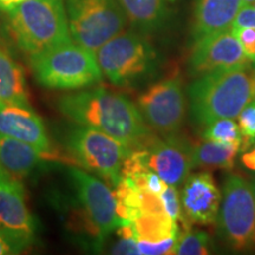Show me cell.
Returning <instances> with one entry per match:
<instances>
[{
  "label": "cell",
  "instance_id": "obj_1",
  "mask_svg": "<svg viewBox=\"0 0 255 255\" xmlns=\"http://www.w3.org/2000/svg\"><path fill=\"white\" fill-rule=\"evenodd\" d=\"M58 108L73 122L100 130L131 150L141 148L154 135L136 104L120 92L103 87L81 89L63 96Z\"/></svg>",
  "mask_w": 255,
  "mask_h": 255
},
{
  "label": "cell",
  "instance_id": "obj_2",
  "mask_svg": "<svg viewBox=\"0 0 255 255\" xmlns=\"http://www.w3.org/2000/svg\"><path fill=\"white\" fill-rule=\"evenodd\" d=\"M190 114L206 128L220 119H237L255 100V66L251 64L196 77L188 88Z\"/></svg>",
  "mask_w": 255,
  "mask_h": 255
},
{
  "label": "cell",
  "instance_id": "obj_3",
  "mask_svg": "<svg viewBox=\"0 0 255 255\" xmlns=\"http://www.w3.org/2000/svg\"><path fill=\"white\" fill-rule=\"evenodd\" d=\"M6 13L12 38L30 56L72 40L64 0H28Z\"/></svg>",
  "mask_w": 255,
  "mask_h": 255
},
{
  "label": "cell",
  "instance_id": "obj_4",
  "mask_svg": "<svg viewBox=\"0 0 255 255\" xmlns=\"http://www.w3.org/2000/svg\"><path fill=\"white\" fill-rule=\"evenodd\" d=\"M31 68L39 84L56 90L90 88L103 77L95 53L73 40L31 56Z\"/></svg>",
  "mask_w": 255,
  "mask_h": 255
},
{
  "label": "cell",
  "instance_id": "obj_5",
  "mask_svg": "<svg viewBox=\"0 0 255 255\" xmlns=\"http://www.w3.org/2000/svg\"><path fill=\"white\" fill-rule=\"evenodd\" d=\"M69 176L75 191L73 225L101 246L122 223L117 214L115 193L100 178L82 169H70Z\"/></svg>",
  "mask_w": 255,
  "mask_h": 255
},
{
  "label": "cell",
  "instance_id": "obj_6",
  "mask_svg": "<svg viewBox=\"0 0 255 255\" xmlns=\"http://www.w3.org/2000/svg\"><path fill=\"white\" fill-rule=\"evenodd\" d=\"M102 75L117 87L131 85L156 68V52L142 33L121 32L95 52Z\"/></svg>",
  "mask_w": 255,
  "mask_h": 255
},
{
  "label": "cell",
  "instance_id": "obj_7",
  "mask_svg": "<svg viewBox=\"0 0 255 255\" xmlns=\"http://www.w3.org/2000/svg\"><path fill=\"white\" fill-rule=\"evenodd\" d=\"M216 222L220 238L232 251L255 252V194L246 178L235 174L226 178Z\"/></svg>",
  "mask_w": 255,
  "mask_h": 255
},
{
  "label": "cell",
  "instance_id": "obj_8",
  "mask_svg": "<svg viewBox=\"0 0 255 255\" xmlns=\"http://www.w3.org/2000/svg\"><path fill=\"white\" fill-rule=\"evenodd\" d=\"M72 40L96 52L128 23L117 0H64Z\"/></svg>",
  "mask_w": 255,
  "mask_h": 255
},
{
  "label": "cell",
  "instance_id": "obj_9",
  "mask_svg": "<svg viewBox=\"0 0 255 255\" xmlns=\"http://www.w3.org/2000/svg\"><path fill=\"white\" fill-rule=\"evenodd\" d=\"M68 149L79 165L107 183H119L127 156L131 149L100 130L81 126L68 135Z\"/></svg>",
  "mask_w": 255,
  "mask_h": 255
},
{
  "label": "cell",
  "instance_id": "obj_10",
  "mask_svg": "<svg viewBox=\"0 0 255 255\" xmlns=\"http://www.w3.org/2000/svg\"><path fill=\"white\" fill-rule=\"evenodd\" d=\"M136 105L152 131L161 136L178 132L187 116L182 81L168 77L154 83L138 96Z\"/></svg>",
  "mask_w": 255,
  "mask_h": 255
},
{
  "label": "cell",
  "instance_id": "obj_11",
  "mask_svg": "<svg viewBox=\"0 0 255 255\" xmlns=\"http://www.w3.org/2000/svg\"><path fill=\"white\" fill-rule=\"evenodd\" d=\"M194 145L186 136L171 133L159 138L152 135L131 156L143 168L155 171L169 186H182L189 176Z\"/></svg>",
  "mask_w": 255,
  "mask_h": 255
},
{
  "label": "cell",
  "instance_id": "obj_12",
  "mask_svg": "<svg viewBox=\"0 0 255 255\" xmlns=\"http://www.w3.org/2000/svg\"><path fill=\"white\" fill-rule=\"evenodd\" d=\"M250 63L232 31L225 30L194 40L188 58V71L194 77H200Z\"/></svg>",
  "mask_w": 255,
  "mask_h": 255
},
{
  "label": "cell",
  "instance_id": "obj_13",
  "mask_svg": "<svg viewBox=\"0 0 255 255\" xmlns=\"http://www.w3.org/2000/svg\"><path fill=\"white\" fill-rule=\"evenodd\" d=\"M182 186L180 199L186 220L205 226L215 223L222 193L213 175L208 171L189 175Z\"/></svg>",
  "mask_w": 255,
  "mask_h": 255
},
{
  "label": "cell",
  "instance_id": "obj_14",
  "mask_svg": "<svg viewBox=\"0 0 255 255\" xmlns=\"http://www.w3.org/2000/svg\"><path fill=\"white\" fill-rule=\"evenodd\" d=\"M0 231L25 247L33 241L36 226L25 201L24 188L15 178L0 180Z\"/></svg>",
  "mask_w": 255,
  "mask_h": 255
},
{
  "label": "cell",
  "instance_id": "obj_15",
  "mask_svg": "<svg viewBox=\"0 0 255 255\" xmlns=\"http://www.w3.org/2000/svg\"><path fill=\"white\" fill-rule=\"evenodd\" d=\"M0 136L18 139L51 154V142L43 120L28 105L0 103Z\"/></svg>",
  "mask_w": 255,
  "mask_h": 255
},
{
  "label": "cell",
  "instance_id": "obj_16",
  "mask_svg": "<svg viewBox=\"0 0 255 255\" xmlns=\"http://www.w3.org/2000/svg\"><path fill=\"white\" fill-rule=\"evenodd\" d=\"M242 0H195L193 14L194 40L231 28Z\"/></svg>",
  "mask_w": 255,
  "mask_h": 255
},
{
  "label": "cell",
  "instance_id": "obj_17",
  "mask_svg": "<svg viewBox=\"0 0 255 255\" xmlns=\"http://www.w3.org/2000/svg\"><path fill=\"white\" fill-rule=\"evenodd\" d=\"M52 154L38 150L27 143L0 136V164L15 180L30 176Z\"/></svg>",
  "mask_w": 255,
  "mask_h": 255
},
{
  "label": "cell",
  "instance_id": "obj_18",
  "mask_svg": "<svg viewBox=\"0 0 255 255\" xmlns=\"http://www.w3.org/2000/svg\"><path fill=\"white\" fill-rule=\"evenodd\" d=\"M127 20L142 33L161 30L170 19L175 0H117Z\"/></svg>",
  "mask_w": 255,
  "mask_h": 255
},
{
  "label": "cell",
  "instance_id": "obj_19",
  "mask_svg": "<svg viewBox=\"0 0 255 255\" xmlns=\"http://www.w3.org/2000/svg\"><path fill=\"white\" fill-rule=\"evenodd\" d=\"M0 103L28 105L23 69L0 47Z\"/></svg>",
  "mask_w": 255,
  "mask_h": 255
},
{
  "label": "cell",
  "instance_id": "obj_20",
  "mask_svg": "<svg viewBox=\"0 0 255 255\" xmlns=\"http://www.w3.org/2000/svg\"><path fill=\"white\" fill-rule=\"evenodd\" d=\"M239 150L240 146L203 139L202 143L194 145L191 168L232 170Z\"/></svg>",
  "mask_w": 255,
  "mask_h": 255
},
{
  "label": "cell",
  "instance_id": "obj_21",
  "mask_svg": "<svg viewBox=\"0 0 255 255\" xmlns=\"http://www.w3.org/2000/svg\"><path fill=\"white\" fill-rule=\"evenodd\" d=\"M136 240L161 241L170 237H178V222L167 213H145L130 222Z\"/></svg>",
  "mask_w": 255,
  "mask_h": 255
},
{
  "label": "cell",
  "instance_id": "obj_22",
  "mask_svg": "<svg viewBox=\"0 0 255 255\" xmlns=\"http://www.w3.org/2000/svg\"><path fill=\"white\" fill-rule=\"evenodd\" d=\"M205 141H213L227 145L240 146L242 144V135L238 123L233 119H220L206 127L203 131Z\"/></svg>",
  "mask_w": 255,
  "mask_h": 255
},
{
  "label": "cell",
  "instance_id": "obj_23",
  "mask_svg": "<svg viewBox=\"0 0 255 255\" xmlns=\"http://www.w3.org/2000/svg\"><path fill=\"white\" fill-rule=\"evenodd\" d=\"M213 251V241L206 232L186 231L180 233L177 238L175 254L178 255H207Z\"/></svg>",
  "mask_w": 255,
  "mask_h": 255
},
{
  "label": "cell",
  "instance_id": "obj_24",
  "mask_svg": "<svg viewBox=\"0 0 255 255\" xmlns=\"http://www.w3.org/2000/svg\"><path fill=\"white\" fill-rule=\"evenodd\" d=\"M159 199H161L162 205H163L164 212L173 218L175 221H181L184 227L188 228L187 220L184 218L183 210H182V205H181V199L178 196L177 187L175 186H168L165 187V189L162 191V194L159 195Z\"/></svg>",
  "mask_w": 255,
  "mask_h": 255
},
{
  "label": "cell",
  "instance_id": "obj_25",
  "mask_svg": "<svg viewBox=\"0 0 255 255\" xmlns=\"http://www.w3.org/2000/svg\"><path fill=\"white\" fill-rule=\"evenodd\" d=\"M238 126L242 135V142H245V145L248 148L255 142V100L239 114Z\"/></svg>",
  "mask_w": 255,
  "mask_h": 255
},
{
  "label": "cell",
  "instance_id": "obj_26",
  "mask_svg": "<svg viewBox=\"0 0 255 255\" xmlns=\"http://www.w3.org/2000/svg\"><path fill=\"white\" fill-rule=\"evenodd\" d=\"M178 237H170L161 241H143L137 240V250L138 254L143 255H164L175 254Z\"/></svg>",
  "mask_w": 255,
  "mask_h": 255
},
{
  "label": "cell",
  "instance_id": "obj_27",
  "mask_svg": "<svg viewBox=\"0 0 255 255\" xmlns=\"http://www.w3.org/2000/svg\"><path fill=\"white\" fill-rule=\"evenodd\" d=\"M232 33L239 40L245 56L252 63H255V28L254 27H231Z\"/></svg>",
  "mask_w": 255,
  "mask_h": 255
},
{
  "label": "cell",
  "instance_id": "obj_28",
  "mask_svg": "<svg viewBox=\"0 0 255 255\" xmlns=\"http://www.w3.org/2000/svg\"><path fill=\"white\" fill-rule=\"evenodd\" d=\"M231 27L255 28V7L253 6H241Z\"/></svg>",
  "mask_w": 255,
  "mask_h": 255
},
{
  "label": "cell",
  "instance_id": "obj_29",
  "mask_svg": "<svg viewBox=\"0 0 255 255\" xmlns=\"http://www.w3.org/2000/svg\"><path fill=\"white\" fill-rule=\"evenodd\" d=\"M25 248L26 247L18 240H15L14 238L9 237L8 234L0 231V255L18 254Z\"/></svg>",
  "mask_w": 255,
  "mask_h": 255
},
{
  "label": "cell",
  "instance_id": "obj_30",
  "mask_svg": "<svg viewBox=\"0 0 255 255\" xmlns=\"http://www.w3.org/2000/svg\"><path fill=\"white\" fill-rule=\"evenodd\" d=\"M114 254H138L137 240L132 238H120L116 245L111 250Z\"/></svg>",
  "mask_w": 255,
  "mask_h": 255
},
{
  "label": "cell",
  "instance_id": "obj_31",
  "mask_svg": "<svg viewBox=\"0 0 255 255\" xmlns=\"http://www.w3.org/2000/svg\"><path fill=\"white\" fill-rule=\"evenodd\" d=\"M241 162L248 170L255 171V143L253 146H248L246 152L241 156Z\"/></svg>",
  "mask_w": 255,
  "mask_h": 255
},
{
  "label": "cell",
  "instance_id": "obj_32",
  "mask_svg": "<svg viewBox=\"0 0 255 255\" xmlns=\"http://www.w3.org/2000/svg\"><path fill=\"white\" fill-rule=\"evenodd\" d=\"M25 1H28V0H0V9L4 12H8L15 6L23 4Z\"/></svg>",
  "mask_w": 255,
  "mask_h": 255
},
{
  "label": "cell",
  "instance_id": "obj_33",
  "mask_svg": "<svg viewBox=\"0 0 255 255\" xmlns=\"http://www.w3.org/2000/svg\"><path fill=\"white\" fill-rule=\"evenodd\" d=\"M255 4V0H242L241 6H253Z\"/></svg>",
  "mask_w": 255,
  "mask_h": 255
},
{
  "label": "cell",
  "instance_id": "obj_34",
  "mask_svg": "<svg viewBox=\"0 0 255 255\" xmlns=\"http://www.w3.org/2000/svg\"><path fill=\"white\" fill-rule=\"evenodd\" d=\"M8 176H9V175H7V173H6V171L4 170V169H2L1 164H0V180H1V178L8 177Z\"/></svg>",
  "mask_w": 255,
  "mask_h": 255
},
{
  "label": "cell",
  "instance_id": "obj_35",
  "mask_svg": "<svg viewBox=\"0 0 255 255\" xmlns=\"http://www.w3.org/2000/svg\"><path fill=\"white\" fill-rule=\"evenodd\" d=\"M251 184H252V187H253V190H254V194H255V176H254L253 178H252Z\"/></svg>",
  "mask_w": 255,
  "mask_h": 255
},
{
  "label": "cell",
  "instance_id": "obj_36",
  "mask_svg": "<svg viewBox=\"0 0 255 255\" xmlns=\"http://www.w3.org/2000/svg\"><path fill=\"white\" fill-rule=\"evenodd\" d=\"M254 7H255V4H254Z\"/></svg>",
  "mask_w": 255,
  "mask_h": 255
}]
</instances>
